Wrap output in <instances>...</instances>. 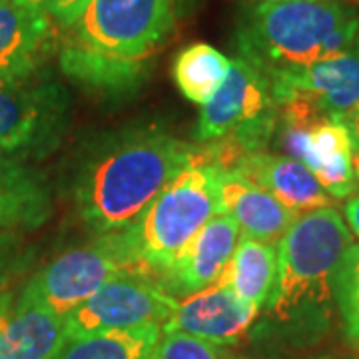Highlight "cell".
<instances>
[{"label":"cell","mask_w":359,"mask_h":359,"mask_svg":"<svg viewBox=\"0 0 359 359\" xmlns=\"http://www.w3.org/2000/svg\"><path fill=\"white\" fill-rule=\"evenodd\" d=\"M280 146L287 156L306 164L334 200H344L358 192L359 182L353 172L355 150L349 130L339 118L323 116L309 124L282 122Z\"/></svg>","instance_id":"obj_10"},{"label":"cell","mask_w":359,"mask_h":359,"mask_svg":"<svg viewBox=\"0 0 359 359\" xmlns=\"http://www.w3.org/2000/svg\"><path fill=\"white\" fill-rule=\"evenodd\" d=\"M144 60H120L66 44L60 66L70 78L98 88H124L140 78Z\"/></svg>","instance_id":"obj_22"},{"label":"cell","mask_w":359,"mask_h":359,"mask_svg":"<svg viewBox=\"0 0 359 359\" xmlns=\"http://www.w3.org/2000/svg\"><path fill=\"white\" fill-rule=\"evenodd\" d=\"M254 4H264V2H292V0H250Z\"/></svg>","instance_id":"obj_31"},{"label":"cell","mask_w":359,"mask_h":359,"mask_svg":"<svg viewBox=\"0 0 359 359\" xmlns=\"http://www.w3.org/2000/svg\"><path fill=\"white\" fill-rule=\"evenodd\" d=\"M353 236L332 208L297 216L278 242V276L266 304L269 323L294 344H316L327 334L337 271Z\"/></svg>","instance_id":"obj_2"},{"label":"cell","mask_w":359,"mask_h":359,"mask_svg":"<svg viewBox=\"0 0 359 359\" xmlns=\"http://www.w3.org/2000/svg\"><path fill=\"white\" fill-rule=\"evenodd\" d=\"M14 309V295L11 292H4L0 294V334L2 330L6 327V323L11 320Z\"/></svg>","instance_id":"obj_29"},{"label":"cell","mask_w":359,"mask_h":359,"mask_svg":"<svg viewBox=\"0 0 359 359\" xmlns=\"http://www.w3.org/2000/svg\"><path fill=\"white\" fill-rule=\"evenodd\" d=\"M259 309L224 285H212L188 295L162 327V332H184L214 346H233L244 339Z\"/></svg>","instance_id":"obj_12"},{"label":"cell","mask_w":359,"mask_h":359,"mask_svg":"<svg viewBox=\"0 0 359 359\" xmlns=\"http://www.w3.org/2000/svg\"><path fill=\"white\" fill-rule=\"evenodd\" d=\"M278 124L280 108L268 76L236 56L222 88L202 106L194 142L204 144V164L233 170L244 156L266 148Z\"/></svg>","instance_id":"obj_5"},{"label":"cell","mask_w":359,"mask_h":359,"mask_svg":"<svg viewBox=\"0 0 359 359\" xmlns=\"http://www.w3.org/2000/svg\"><path fill=\"white\" fill-rule=\"evenodd\" d=\"M233 170L262 186L297 216L334 205V198L321 188L309 168L292 156L268 154L259 150L244 156Z\"/></svg>","instance_id":"obj_15"},{"label":"cell","mask_w":359,"mask_h":359,"mask_svg":"<svg viewBox=\"0 0 359 359\" xmlns=\"http://www.w3.org/2000/svg\"><path fill=\"white\" fill-rule=\"evenodd\" d=\"M278 276V244L240 236L218 285L230 287L254 308L264 309ZM216 285V283H214Z\"/></svg>","instance_id":"obj_19"},{"label":"cell","mask_w":359,"mask_h":359,"mask_svg":"<svg viewBox=\"0 0 359 359\" xmlns=\"http://www.w3.org/2000/svg\"><path fill=\"white\" fill-rule=\"evenodd\" d=\"M174 25V0H90L68 44L120 60H146Z\"/></svg>","instance_id":"obj_6"},{"label":"cell","mask_w":359,"mask_h":359,"mask_svg":"<svg viewBox=\"0 0 359 359\" xmlns=\"http://www.w3.org/2000/svg\"><path fill=\"white\" fill-rule=\"evenodd\" d=\"M154 359H222V351L184 332H162Z\"/></svg>","instance_id":"obj_25"},{"label":"cell","mask_w":359,"mask_h":359,"mask_svg":"<svg viewBox=\"0 0 359 359\" xmlns=\"http://www.w3.org/2000/svg\"><path fill=\"white\" fill-rule=\"evenodd\" d=\"M335 302L344 334L351 344H359V244H351L339 266Z\"/></svg>","instance_id":"obj_23"},{"label":"cell","mask_w":359,"mask_h":359,"mask_svg":"<svg viewBox=\"0 0 359 359\" xmlns=\"http://www.w3.org/2000/svg\"><path fill=\"white\" fill-rule=\"evenodd\" d=\"M240 240V228L228 214H218L205 224L174 266L160 278L168 294L194 295L218 283Z\"/></svg>","instance_id":"obj_13"},{"label":"cell","mask_w":359,"mask_h":359,"mask_svg":"<svg viewBox=\"0 0 359 359\" xmlns=\"http://www.w3.org/2000/svg\"><path fill=\"white\" fill-rule=\"evenodd\" d=\"M66 339L62 316L18 299L0 334V359H54Z\"/></svg>","instance_id":"obj_18"},{"label":"cell","mask_w":359,"mask_h":359,"mask_svg":"<svg viewBox=\"0 0 359 359\" xmlns=\"http://www.w3.org/2000/svg\"><path fill=\"white\" fill-rule=\"evenodd\" d=\"M219 214L233 218L240 236L266 244H278L297 219L295 212L236 170H226L222 176Z\"/></svg>","instance_id":"obj_14"},{"label":"cell","mask_w":359,"mask_h":359,"mask_svg":"<svg viewBox=\"0 0 359 359\" xmlns=\"http://www.w3.org/2000/svg\"><path fill=\"white\" fill-rule=\"evenodd\" d=\"M160 335V323H146L132 330L72 337L54 359H154Z\"/></svg>","instance_id":"obj_20"},{"label":"cell","mask_w":359,"mask_h":359,"mask_svg":"<svg viewBox=\"0 0 359 359\" xmlns=\"http://www.w3.org/2000/svg\"><path fill=\"white\" fill-rule=\"evenodd\" d=\"M52 36V18L46 11L0 0V78L36 72Z\"/></svg>","instance_id":"obj_16"},{"label":"cell","mask_w":359,"mask_h":359,"mask_svg":"<svg viewBox=\"0 0 359 359\" xmlns=\"http://www.w3.org/2000/svg\"><path fill=\"white\" fill-rule=\"evenodd\" d=\"M309 359H344V358H337V355H318V358H309Z\"/></svg>","instance_id":"obj_33"},{"label":"cell","mask_w":359,"mask_h":359,"mask_svg":"<svg viewBox=\"0 0 359 359\" xmlns=\"http://www.w3.org/2000/svg\"><path fill=\"white\" fill-rule=\"evenodd\" d=\"M344 214H346V224L351 236L359 238V194H353L346 200L344 205Z\"/></svg>","instance_id":"obj_27"},{"label":"cell","mask_w":359,"mask_h":359,"mask_svg":"<svg viewBox=\"0 0 359 359\" xmlns=\"http://www.w3.org/2000/svg\"><path fill=\"white\" fill-rule=\"evenodd\" d=\"M222 359H248L244 355H233V353H222Z\"/></svg>","instance_id":"obj_32"},{"label":"cell","mask_w":359,"mask_h":359,"mask_svg":"<svg viewBox=\"0 0 359 359\" xmlns=\"http://www.w3.org/2000/svg\"><path fill=\"white\" fill-rule=\"evenodd\" d=\"M50 212L46 182L20 160L0 154V231L36 230Z\"/></svg>","instance_id":"obj_17"},{"label":"cell","mask_w":359,"mask_h":359,"mask_svg":"<svg viewBox=\"0 0 359 359\" xmlns=\"http://www.w3.org/2000/svg\"><path fill=\"white\" fill-rule=\"evenodd\" d=\"M341 2H346V4H349V6H353V8H355V6H358V4H359V0H341Z\"/></svg>","instance_id":"obj_34"},{"label":"cell","mask_w":359,"mask_h":359,"mask_svg":"<svg viewBox=\"0 0 359 359\" xmlns=\"http://www.w3.org/2000/svg\"><path fill=\"white\" fill-rule=\"evenodd\" d=\"M358 42L359 14L341 0L254 4L236 34L238 56L264 74L316 65Z\"/></svg>","instance_id":"obj_3"},{"label":"cell","mask_w":359,"mask_h":359,"mask_svg":"<svg viewBox=\"0 0 359 359\" xmlns=\"http://www.w3.org/2000/svg\"><path fill=\"white\" fill-rule=\"evenodd\" d=\"M90 0H50L48 2V14L62 28H70L78 20V16L84 13Z\"/></svg>","instance_id":"obj_26"},{"label":"cell","mask_w":359,"mask_h":359,"mask_svg":"<svg viewBox=\"0 0 359 359\" xmlns=\"http://www.w3.org/2000/svg\"><path fill=\"white\" fill-rule=\"evenodd\" d=\"M344 124H346V128L349 130V136H351V142H353V150H355V154L359 156V104L344 118H339Z\"/></svg>","instance_id":"obj_28"},{"label":"cell","mask_w":359,"mask_h":359,"mask_svg":"<svg viewBox=\"0 0 359 359\" xmlns=\"http://www.w3.org/2000/svg\"><path fill=\"white\" fill-rule=\"evenodd\" d=\"M202 146L158 128L116 134L86 156L74 186L78 214L90 230L128 228L186 168L202 164Z\"/></svg>","instance_id":"obj_1"},{"label":"cell","mask_w":359,"mask_h":359,"mask_svg":"<svg viewBox=\"0 0 359 359\" xmlns=\"http://www.w3.org/2000/svg\"><path fill=\"white\" fill-rule=\"evenodd\" d=\"M122 276H140L102 236L94 244L54 257L22 287L20 302L66 318L102 285Z\"/></svg>","instance_id":"obj_7"},{"label":"cell","mask_w":359,"mask_h":359,"mask_svg":"<svg viewBox=\"0 0 359 359\" xmlns=\"http://www.w3.org/2000/svg\"><path fill=\"white\" fill-rule=\"evenodd\" d=\"M34 259V252L26 245L18 231H0V294L16 282Z\"/></svg>","instance_id":"obj_24"},{"label":"cell","mask_w":359,"mask_h":359,"mask_svg":"<svg viewBox=\"0 0 359 359\" xmlns=\"http://www.w3.org/2000/svg\"><path fill=\"white\" fill-rule=\"evenodd\" d=\"M66 110L65 90L36 72L0 78V154H39L54 146Z\"/></svg>","instance_id":"obj_8"},{"label":"cell","mask_w":359,"mask_h":359,"mask_svg":"<svg viewBox=\"0 0 359 359\" xmlns=\"http://www.w3.org/2000/svg\"><path fill=\"white\" fill-rule=\"evenodd\" d=\"M178 306V297L168 294L154 280L122 276L102 285L80 308L66 316V337L132 330L146 323H160L164 327Z\"/></svg>","instance_id":"obj_9"},{"label":"cell","mask_w":359,"mask_h":359,"mask_svg":"<svg viewBox=\"0 0 359 359\" xmlns=\"http://www.w3.org/2000/svg\"><path fill=\"white\" fill-rule=\"evenodd\" d=\"M231 60L205 42L186 46L174 60V80L180 92L194 104H208L222 88Z\"/></svg>","instance_id":"obj_21"},{"label":"cell","mask_w":359,"mask_h":359,"mask_svg":"<svg viewBox=\"0 0 359 359\" xmlns=\"http://www.w3.org/2000/svg\"><path fill=\"white\" fill-rule=\"evenodd\" d=\"M224 172L212 164L186 168L128 228L106 238L142 278L160 282L198 231L219 214Z\"/></svg>","instance_id":"obj_4"},{"label":"cell","mask_w":359,"mask_h":359,"mask_svg":"<svg viewBox=\"0 0 359 359\" xmlns=\"http://www.w3.org/2000/svg\"><path fill=\"white\" fill-rule=\"evenodd\" d=\"M13 2H16V4H25V6H32V8H40V11H46L50 0H13ZM46 13H48V11H46Z\"/></svg>","instance_id":"obj_30"},{"label":"cell","mask_w":359,"mask_h":359,"mask_svg":"<svg viewBox=\"0 0 359 359\" xmlns=\"http://www.w3.org/2000/svg\"><path fill=\"white\" fill-rule=\"evenodd\" d=\"M266 76L278 106L304 98L330 118H344L359 104V42L327 60Z\"/></svg>","instance_id":"obj_11"}]
</instances>
